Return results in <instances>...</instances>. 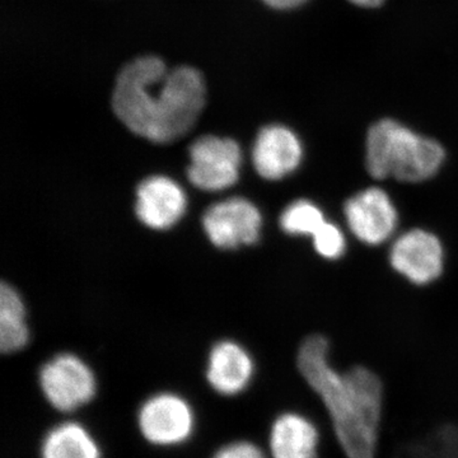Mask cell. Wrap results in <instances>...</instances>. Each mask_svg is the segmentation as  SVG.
Returning a JSON list of instances; mask_svg holds the SVG:
<instances>
[{
  "mask_svg": "<svg viewBox=\"0 0 458 458\" xmlns=\"http://www.w3.org/2000/svg\"><path fill=\"white\" fill-rule=\"evenodd\" d=\"M325 222L324 212L309 200L294 201L280 216V227L291 236L312 237Z\"/></svg>",
  "mask_w": 458,
  "mask_h": 458,
  "instance_id": "cell-16",
  "label": "cell"
},
{
  "mask_svg": "<svg viewBox=\"0 0 458 458\" xmlns=\"http://www.w3.org/2000/svg\"><path fill=\"white\" fill-rule=\"evenodd\" d=\"M251 355L233 342L213 346L208 360L207 379L214 391L223 396H234L245 391L254 377Z\"/></svg>",
  "mask_w": 458,
  "mask_h": 458,
  "instance_id": "cell-12",
  "label": "cell"
},
{
  "mask_svg": "<svg viewBox=\"0 0 458 458\" xmlns=\"http://www.w3.org/2000/svg\"><path fill=\"white\" fill-rule=\"evenodd\" d=\"M313 246L322 258L336 260L345 254V234L340 227L331 222H325L312 236Z\"/></svg>",
  "mask_w": 458,
  "mask_h": 458,
  "instance_id": "cell-17",
  "label": "cell"
},
{
  "mask_svg": "<svg viewBox=\"0 0 458 458\" xmlns=\"http://www.w3.org/2000/svg\"><path fill=\"white\" fill-rule=\"evenodd\" d=\"M138 428L150 445L174 447L188 441L194 432V410L179 394H153L138 411Z\"/></svg>",
  "mask_w": 458,
  "mask_h": 458,
  "instance_id": "cell-6",
  "label": "cell"
},
{
  "mask_svg": "<svg viewBox=\"0 0 458 458\" xmlns=\"http://www.w3.org/2000/svg\"><path fill=\"white\" fill-rule=\"evenodd\" d=\"M42 394L60 412L82 408L95 397V375L77 355L60 354L47 361L40 370Z\"/></svg>",
  "mask_w": 458,
  "mask_h": 458,
  "instance_id": "cell-5",
  "label": "cell"
},
{
  "mask_svg": "<svg viewBox=\"0 0 458 458\" xmlns=\"http://www.w3.org/2000/svg\"><path fill=\"white\" fill-rule=\"evenodd\" d=\"M203 225L214 246L232 250L258 242L262 216L251 201L231 198L212 205L204 214Z\"/></svg>",
  "mask_w": 458,
  "mask_h": 458,
  "instance_id": "cell-7",
  "label": "cell"
},
{
  "mask_svg": "<svg viewBox=\"0 0 458 458\" xmlns=\"http://www.w3.org/2000/svg\"><path fill=\"white\" fill-rule=\"evenodd\" d=\"M267 4L270 7L286 9L297 7V5L302 4L306 0H264Z\"/></svg>",
  "mask_w": 458,
  "mask_h": 458,
  "instance_id": "cell-19",
  "label": "cell"
},
{
  "mask_svg": "<svg viewBox=\"0 0 458 458\" xmlns=\"http://www.w3.org/2000/svg\"><path fill=\"white\" fill-rule=\"evenodd\" d=\"M204 105V81L197 69L168 71L156 56L132 60L114 84L113 107L120 122L155 143H171L191 131Z\"/></svg>",
  "mask_w": 458,
  "mask_h": 458,
  "instance_id": "cell-1",
  "label": "cell"
},
{
  "mask_svg": "<svg viewBox=\"0 0 458 458\" xmlns=\"http://www.w3.org/2000/svg\"><path fill=\"white\" fill-rule=\"evenodd\" d=\"M298 369L327 409L336 438L348 458H375L384 388L378 377L364 367L342 373L328 360L324 336L304 340Z\"/></svg>",
  "mask_w": 458,
  "mask_h": 458,
  "instance_id": "cell-2",
  "label": "cell"
},
{
  "mask_svg": "<svg viewBox=\"0 0 458 458\" xmlns=\"http://www.w3.org/2000/svg\"><path fill=\"white\" fill-rule=\"evenodd\" d=\"M30 340L25 304L13 286L0 288V349L4 354L25 348Z\"/></svg>",
  "mask_w": 458,
  "mask_h": 458,
  "instance_id": "cell-15",
  "label": "cell"
},
{
  "mask_svg": "<svg viewBox=\"0 0 458 458\" xmlns=\"http://www.w3.org/2000/svg\"><path fill=\"white\" fill-rule=\"evenodd\" d=\"M351 2L354 3L355 5H360V7L376 8L382 4L384 0H351Z\"/></svg>",
  "mask_w": 458,
  "mask_h": 458,
  "instance_id": "cell-20",
  "label": "cell"
},
{
  "mask_svg": "<svg viewBox=\"0 0 458 458\" xmlns=\"http://www.w3.org/2000/svg\"><path fill=\"white\" fill-rule=\"evenodd\" d=\"M302 159L303 147L300 138L282 125L261 129L252 148V164L265 180L284 179L300 167Z\"/></svg>",
  "mask_w": 458,
  "mask_h": 458,
  "instance_id": "cell-10",
  "label": "cell"
},
{
  "mask_svg": "<svg viewBox=\"0 0 458 458\" xmlns=\"http://www.w3.org/2000/svg\"><path fill=\"white\" fill-rule=\"evenodd\" d=\"M391 267L417 285H426L442 276L445 250L436 234L411 229L396 238L390 251Z\"/></svg>",
  "mask_w": 458,
  "mask_h": 458,
  "instance_id": "cell-9",
  "label": "cell"
},
{
  "mask_svg": "<svg viewBox=\"0 0 458 458\" xmlns=\"http://www.w3.org/2000/svg\"><path fill=\"white\" fill-rule=\"evenodd\" d=\"M213 458H267L264 452L255 443L237 441L223 445Z\"/></svg>",
  "mask_w": 458,
  "mask_h": 458,
  "instance_id": "cell-18",
  "label": "cell"
},
{
  "mask_svg": "<svg viewBox=\"0 0 458 458\" xmlns=\"http://www.w3.org/2000/svg\"><path fill=\"white\" fill-rule=\"evenodd\" d=\"M190 182L205 191H221L240 177L242 152L237 141L205 135L190 147Z\"/></svg>",
  "mask_w": 458,
  "mask_h": 458,
  "instance_id": "cell-4",
  "label": "cell"
},
{
  "mask_svg": "<svg viewBox=\"0 0 458 458\" xmlns=\"http://www.w3.org/2000/svg\"><path fill=\"white\" fill-rule=\"evenodd\" d=\"M269 448L273 458H318V428L306 415L284 412L270 428Z\"/></svg>",
  "mask_w": 458,
  "mask_h": 458,
  "instance_id": "cell-13",
  "label": "cell"
},
{
  "mask_svg": "<svg viewBox=\"0 0 458 458\" xmlns=\"http://www.w3.org/2000/svg\"><path fill=\"white\" fill-rule=\"evenodd\" d=\"M41 458H101L92 434L75 421L51 428L41 442Z\"/></svg>",
  "mask_w": 458,
  "mask_h": 458,
  "instance_id": "cell-14",
  "label": "cell"
},
{
  "mask_svg": "<svg viewBox=\"0 0 458 458\" xmlns=\"http://www.w3.org/2000/svg\"><path fill=\"white\" fill-rule=\"evenodd\" d=\"M346 225L360 242L379 246L390 240L399 225L393 199L379 188L357 192L344 207Z\"/></svg>",
  "mask_w": 458,
  "mask_h": 458,
  "instance_id": "cell-8",
  "label": "cell"
},
{
  "mask_svg": "<svg viewBox=\"0 0 458 458\" xmlns=\"http://www.w3.org/2000/svg\"><path fill=\"white\" fill-rule=\"evenodd\" d=\"M186 207L185 191L168 177H149L138 186L135 210L147 227L159 231L171 228L182 218Z\"/></svg>",
  "mask_w": 458,
  "mask_h": 458,
  "instance_id": "cell-11",
  "label": "cell"
},
{
  "mask_svg": "<svg viewBox=\"0 0 458 458\" xmlns=\"http://www.w3.org/2000/svg\"><path fill=\"white\" fill-rule=\"evenodd\" d=\"M366 165L376 180L423 182L441 170L445 148L394 120H381L367 135Z\"/></svg>",
  "mask_w": 458,
  "mask_h": 458,
  "instance_id": "cell-3",
  "label": "cell"
}]
</instances>
